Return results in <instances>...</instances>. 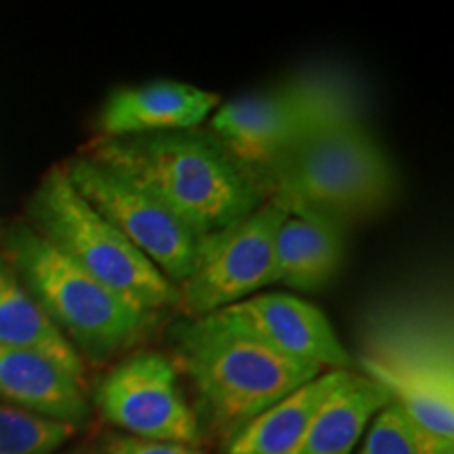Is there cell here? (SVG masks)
<instances>
[{
    "instance_id": "cell-1",
    "label": "cell",
    "mask_w": 454,
    "mask_h": 454,
    "mask_svg": "<svg viewBox=\"0 0 454 454\" xmlns=\"http://www.w3.org/2000/svg\"><path fill=\"white\" fill-rule=\"evenodd\" d=\"M167 340L168 357L196 395L194 411L202 434L211 429L221 444L325 372L320 366L278 354L215 314L181 316L170 325Z\"/></svg>"
},
{
    "instance_id": "cell-2",
    "label": "cell",
    "mask_w": 454,
    "mask_h": 454,
    "mask_svg": "<svg viewBox=\"0 0 454 454\" xmlns=\"http://www.w3.org/2000/svg\"><path fill=\"white\" fill-rule=\"evenodd\" d=\"M87 154L144 185L198 234L236 223L268 198L211 130L98 137Z\"/></svg>"
},
{
    "instance_id": "cell-3",
    "label": "cell",
    "mask_w": 454,
    "mask_h": 454,
    "mask_svg": "<svg viewBox=\"0 0 454 454\" xmlns=\"http://www.w3.org/2000/svg\"><path fill=\"white\" fill-rule=\"evenodd\" d=\"M0 254L84 366L114 364L139 349L160 326L162 316L118 297L64 257L27 221L0 227Z\"/></svg>"
},
{
    "instance_id": "cell-4",
    "label": "cell",
    "mask_w": 454,
    "mask_h": 454,
    "mask_svg": "<svg viewBox=\"0 0 454 454\" xmlns=\"http://www.w3.org/2000/svg\"><path fill=\"white\" fill-rule=\"evenodd\" d=\"M268 200L348 227L385 211L395 196V170L362 118L303 141L259 175Z\"/></svg>"
},
{
    "instance_id": "cell-5",
    "label": "cell",
    "mask_w": 454,
    "mask_h": 454,
    "mask_svg": "<svg viewBox=\"0 0 454 454\" xmlns=\"http://www.w3.org/2000/svg\"><path fill=\"white\" fill-rule=\"evenodd\" d=\"M26 221L64 257L118 297L147 314L177 311V286L78 194L61 164L43 175L27 202Z\"/></svg>"
},
{
    "instance_id": "cell-6",
    "label": "cell",
    "mask_w": 454,
    "mask_h": 454,
    "mask_svg": "<svg viewBox=\"0 0 454 454\" xmlns=\"http://www.w3.org/2000/svg\"><path fill=\"white\" fill-rule=\"evenodd\" d=\"M354 118L360 114L345 87L308 78L225 101L208 118V130L259 179L303 141Z\"/></svg>"
},
{
    "instance_id": "cell-7",
    "label": "cell",
    "mask_w": 454,
    "mask_h": 454,
    "mask_svg": "<svg viewBox=\"0 0 454 454\" xmlns=\"http://www.w3.org/2000/svg\"><path fill=\"white\" fill-rule=\"evenodd\" d=\"M357 366L360 374L377 383L412 425L454 438L450 331L412 322L377 326L364 340Z\"/></svg>"
},
{
    "instance_id": "cell-8",
    "label": "cell",
    "mask_w": 454,
    "mask_h": 454,
    "mask_svg": "<svg viewBox=\"0 0 454 454\" xmlns=\"http://www.w3.org/2000/svg\"><path fill=\"white\" fill-rule=\"evenodd\" d=\"M61 167L78 194L167 280L179 286L192 274L204 236L152 192L87 152Z\"/></svg>"
},
{
    "instance_id": "cell-9",
    "label": "cell",
    "mask_w": 454,
    "mask_h": 454,
    "mask_svg": "<svg viewBox=\"0 0 454 454\" xmlns=\"http://www.w3.org/2000/svg\"><path fill=\"white\" fill-rule=\"evenodd\" d=\"M93 406L118 434L152 442L202 444V429L167 351L139 348L107 368Z\"/></svg>"
},
{
    "instance_id": "cell-10",
    "label": "cell",
    "mask_w": 454,
    "mask_h": 454,
    "mask_svg": "<svg viewBox=\"0 0 454 454\" xmlns=\"http://www.w3.org/2000/svg\"><path fill=\"white\" fill-rule=\"evenodd\" d=\"M286 208L265 200L236 223L204 236L192 274L179 284L184 317L230 308L274 284V244Z\"/></svg>"
},
{
    "instance_id": "cell-11",
    "label": "cell",
    "mask_w": 454,
    "mask_h": 454,
    "mask_svg": "<svg viewBox=\"0 0 454 454\" xmlns=\"http://www.w3.org/2000/svg\"><path fill=\"white\" fill-rule=\"evenodd\" d=\"M215 316L278 354L322 371H351L354 366V357L340 343L325 311L294 294H253L215 311Z\"/></svg>"
},
{
    "instance_id": "cell-12",
    "label": "cell",
    "mask_w": 454,
    "mask_h": 454,
    "mask_svg": "<svg viewBox=\"0 0 454 454\" xmlns=\"http://www.w3.org/2000/svg\"><path fill=\"white\" fill-rule=\"evenodd\" d=\"M221 98L213 90L177 81H152L112 90L98 118L99 137H139L200 129Z\"/></svg>"
},
{
    "instance_id": "cell-13",
    "label": "cell",
    "mask_w": 454,
    "mask_h": 454,
    "mask_svg": "<svg viewBox=\"0 0 454 454\" xmlns=\"http://www.w3.org/2000/svg\"><path fill=\"white\" fill-rule=\"evenodd\" d=\"M0 404L53 419L74 429L87 425L90 400L87 383L27 349L0 345Z\"/></svg>"
},
{
    "instance_id": "cell-14",
    "label": "cell",
    "mask_w": 454,
    "mask_h": 454,
    "mask_svg": "<svg viewBox=\"0 0 454 454\" xmlns=\"http://www.w3.org/2000/svg\"><path fill=\"white\" fill-rule=\"evenodd\" d=\"M345 261V227L303 211H286L274 244V284L299 293L326 288Z\"/></svg>"
},
{
    "instance_id": "cell-15",
    "label": "cell",
    "mask_w": 454,
    "mask_h": 454,
    "mask_svg": "<svg viewBox=\"0 0 454 454\" xmlns=\"http://www.w3.org/2000/svg\"><path fill=\"white\" fill-rule=\"evenodd\" d=\"M349 371H325L254 417L223 444L225 454H297L311 419Z\"/></svg>"
},
{
    "instance_id": "cell-16",
    "label": "cell",
    "mask_w": 454,
    "mask_h": 454,
    "mask_svg": "<svg viewBox=\"0 0 454 454\" xmlns=\"http://www.w3.org/2000/svg\"><path fill=\"white\" fill-rule=\"evenodd\" d=\"M389 402V395L377 383L349 371L317 408L297 454H351L364 438L372 419Z\"/></svg>"
},
{
    "instance_id": "cell-17",
    "label": "cell",
    "mask_w": 454,
    "mask_h": 454,
    "mask_svg": "<svg viewBox=\"0 0 454 454\" xmlns=\"http://www.w3.org/2000/svg\"><path fill=\"white\" fill-rule=\"evenodd\" d=\"M0 345L27 349L49 357L78 381L87 383V366L70 343L51 325L41 305L27 293L11 265L0 254Z\"/></svg>"
},
{
    "instance_id": "cell-18",
    "label": "cell",
    "mask_w": 454,
    "mask_h": 454,
    "mask_svg": "<svg viewBox=\"0 0 454 454\" xmlns=\"http://www.w3.org/2000/svg\"><path fill=\"white\" fill-rule=\"evenodd\" d=\"M78 429L0 404V454H57Z\"/></svg>"
},
{
    "instance_id": "cell-19",
    "label": "cell",
    "mask_w": 454,
    "mask_h": 454,
    "mask_svg": "<svg viewBox=\"0 0 454 454\" xmlns=\"http://www.w3.org/2000/svg\"><path fill=\"white\" fill-rule=\"evenodd\" d=\"M356 454H417L411 419L394 402H389L372 419Z\"/></svg>"
},
{
    "instance_id": "cell-20",
    "label": "cell",
    "mask_w": 454,
    "mask_h": 454,
    "mask_svg": "<svg viewBox=\"0 0 454 454\" xmlns=\"http://www.w3.org/2000/svg\"><path fill=\"white\" fill-rule=\"evenodd\" d=\"M98 454H207L202 448L173 444V442H152L130 438L124 434H107L101 440Z\"/></svg>"
},
{
    "instance_id": "cell-21",
    "label": "cell",
    "mask_w": 454,
    "mask_h": 454,
    "mask_svg": "<svg viewBox=\"0 0 454 454\" xmlns=\"http://www.w3.org/2000/svg\"><path fill=\"white\" fill-rule=\"evenodd\" d=\"M412 438L417 454H454V438L431 434L417 425H412Z\"/></svg>"
},
{
    "instance_id": "cell-22",
    "label": "cell",
    "mask_w": 454,
    "mask_h": 454,
    "mask_svg": "<svg viewBox=\"0 0 454 454\" xmlns=\"http://www.w3.org/2000/svg\"><path fill=\"white\" fill-rule=\"evenodd\" d=\"M72 454H82V452H72Z\"/></svg>"
}]
</instances>
